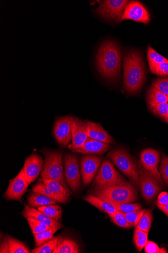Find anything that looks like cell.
I'll return each mask as SVG.
<instances>
[{"instance_id": "5bb4252c", "label": "cell", "mask_w": 168, "mask_h": 253, "mask_svg": "<svg viewBox=\"0 0 168 253\" xmlns=\"http://www.w3.org/2000/svg\"><path fill=\"white\" fill-rule=\"evenodd\" d=\"M124 20H132L147 25L150 21V15L141 3L132 1L129 2L125 8L121 21Z\"/></svg>"}, {"instance_id": "277c9868", "label": "cell", "mask_w": 168, "mask_h": 253, "mask_svg": "<svg viewBox=\"0 0 168 253\" xmlns=\"http://www.w3.org/2000/svg\"><path fill=\"white\" fill-rule=\"evenodd\" d=\"M42 153L44 160L40 178L56 180L70 192L64 177L62 153L53 150L44 151Z\"/></svg>"}, {"instance_id": "2e32d148", "label": "cell", "mask_w": 168, "mask_h": 253, "mask_svg": "<svg viewBox=\"0 0 168 253\" xmlns=\"http://www.w3.org/2000/svg\"><path fill=\"white\" fill-rule=\"evenodd\" d=\"M43 164L42 157L36 153L26 158L23 169L29 185L34 182L41 173Z\"/></svg>"}, {"instance_id": "e575fe53", "label": "cell", "mask_w": 168, "mask_h": 253, "mask_svg": "<svg viewBox=\"0 0 168 253\" xmlns=\"http://www.w3.org/2000/svg\"><path fill=\"white\" fill-rule=\"evenodd\" d=\"M151 111L159 118L164 120L168 114V103L148 106Z\"/></svg>"}, {"instance_id": "52a82bcc", "label": "cell", "mask_w": 168, "mask_h": 253, "mask_svg": "<svg viewBox=\"0 0 168 253\" xmlns=\"http://www.w3.org/2000/svg\"><path fill=\"white\" fill-rule=\"evenodd\" d=\"M64 177L68 187L73 192L81 188V170L76 154L67 153L64 158Z\"/></svg>"}, {"instance_id": "83f0119b", "label": "cell", "mask_w": 168, "mask_h": 253, "mask_svg": "<svg viewBox=\"0 0 168 253\" xmlns=\"http://www.w3.org/2000/svg\"><path fill=\"white\" fill-rule=\"evenodd\" d=\"M62 237H55L40 246H38L32 251L33 253H53L58 243Z\"/></svg>"}, {"instance_id": "60d3db41", "label": "cell", "mask_w": 168, "mask_h": 253, "mask_svg": "<svg viewBox=\"0 0 168 253\" xmlns=\"http://www.w3.org/2000/svg\"><path fill=\"white\" fill-rule=\"evenodd\" d=\"M146 253H167V251L165 248H160L158 245L154 242L148 241L145 247Z\"/></svg>"}, {"instance_id": "7402d4cb", "label": "cell", "mask_w": 168, "mask_h": 253, "mask_svg": "<svg viewBox=\"0 0 168 253\" xmlns=\"http://www.w3.org/2000/svg\"><path fill=\"white\" fill-rule=\"evenodd\" d=\"M27 201L29 205L33 208H38L40 206L55 204L58 202L57 200L42 194L33 191L28 196Z\"/></svg>"}, {"instance_id": "8992f818", "label": "cell", "mask_w": 168, "mask_h": 253, "mask_svg": "<svg viewBox=\"0 0 168 253\" xmlns=\"http://www.w3.org/2000/svg\"><path fill=\"white\" fill-rule=\"evenodd\" d=\"M126 179L115 169L109 160L103 161L97 176L93 183V188H101L128 183Z\"/></svg>"}, {"instance_id": "d590c367", "label": "cell", "mask_w": 168, "mask_h": 253, "mask_svg": "<svg viewBox=\"0 0 168 253\" xmlns=\"http://www.w3.org/2000/svg\"><path fill=\"white\" fill-rule=\"evenodd\" d=\"M32 191L42 194L48 197H50L57 200L56 197L49 189V188L45 185L41 178L39 179L38 182L34 187L32 189Z\"/></svg>"}, {"instance_id": "8d00e7d4", "label": "cell", "mask_w": 168, "mask_h": 253, "mask_svg": "<svg viewBox=\"0 0 168 253\" xmlns=\"http://www.w3.org/2000/svg\"><path fill=\"white\" fill-rule=\"evenodd\" d=\"M159 172L162 179L168 187V156L163 154Z\"/></svg>"}, {"instance_id": "1f68e13d", "label": "cell", "mask_w": 168, "mask_h": 253, "mask_svg": "<svg viewBox=\"0 0 168 253\" xmlns=\"http://www.w3.org/2000/svg\"><path fill=\"white\" fill-rule=\"evenodd\" d=\"M109 203L112 204L118 211L124 213H128L137 210H141L142 208L141 206L138 203H117L114 202Z\"/></svg>"}, {"instance_id": "f35d334b", "label": "cell", "mask_w": 168, "mask_h": 253, "mask_svg": "<svg viewBox=\"0 0 168 253\" xmlns=\"http://www.w3.org/2000/svg\"><path fill=\"white\" fill-rule=\"evenodd\" d=\"M152 73L160 76H168V61L150 68Z\"/></svg>"}, {"instance_id": "ba28073f", "label": "cell", "mask_w": 168, "mask_h": 253, "mask_svg": "<svg viewBox=\"0 0 168 253\" xmlns=\"http://www.w3.org/2000/svg\"><path fill=\"white\" fill-rule=\"evenodd\" d=\"M129 1L127 0H105L94 12L106 20L118 22L121 19Z\"/></svg>"}, {"instance_id": "ac0fdd59", "label": "cell", "mask_w": 168, "mask_h": 253, "mask_svg": "<svg viewBox=\"0 0 168 253\" xmlns=\"http://www.w3.org/2000/svg\"><path fill=\"white\" fill-rule=\"evenodd\" d=\"M88 136L91 139L109 144L114 143L112 137L99 123L87 121Z\"/></svg>"}, {"instance_id": "cb8c5ba5", "label": "cell", "mask_w": 168, "mask_h": 253, "mask_svg": "<svg viewBox=\"0 0 168 253\" xmlns=\"http://www.w3.org/2000/svg\"><path fill=\"white\" fill-rule=\"evenodd\" d=\"M147 101L148 106L168 103V97L153 86L147 91Z\"/></svg>"}, {"instance_id": "4316f807", "label": "cell", "mask_w": 168, "mask_h": 253, "mask_svg": "<svg viewBox=\"0 0 168 253\" xmlns=\"http://www.w3.org/2000/svg\"><path fill=\"white\" fill-rule=\"evenodd\" d=\"M9 253H30L28 247L21 242L11 236H7Z\"/></svg>"}, {"instance_id": "7c38bea8", "label": "cell", "mask_w": 168, "mask_h": 253, "mask_svg": "<svg viewBox=\"0 0 168 253\" xmlns=\"http://www.w3.org/2000/svg\"><path fill=\"white\" fill-rule=\"evenodd\" d=\"M29 185L22 169L15 178L10 180L4 197L8 200L21 202L22 196L27 192Z\"/></svg>"}, {"instance_id": "bcb514c9", "label": "cell", "mask_w": 168, "mask_h": 253, "mask_svg": "<svg viewBox=\"0 0 168 253\" xmlns=\"http://www.w3.org/2000/svg\"><path fill=\"white\" fill-rule=\"evenodd\" d=\"M167 97H168V96H167Z\"/></svg>"}, {"instance_id": "7a4b0ae2", "label": "cell", "mask_w": 168, "mask_h": 253, "mask_svg": "<svg viewBox=\"0 0 168 253\" xmlns=\"http://www.w3.org/2000/svg\"><path fill=\"white\" fill-rule=\"evenodd\" d=\"M124 85L129 93L139 92L146 80L145 62L138 51H128L124 58Z\"/></svg>"}, {"instance_id": "484cf974", "label": "cell", "mask_w": 168, "mask_h": 253, "mask_svg": "<svg viewBox=\"0 0 168 253\" xmlns=\"http://www.w3.org/2000/svg\"><path fill=\"white\" fill-rule=\"evenodd\" d=\"M61 228V227H52L34 235V238L36 245L37 247L40 246L52 239L55 234Z\"/></svg>"}, {"instance_id": "ee69618b", "label": "cell", "mask_w": 168, "mask_h": 253, "mask_svg": "<svg viewBox=\"0 0 168 253\" xmlns=\"http://www.w3.org/2000/svg\"><path fill=\"white\" fill-rule=\"evenodd\" d=\"M158 208L168 217V203L165 206L157 204Z\"/></svg>"}, {"instance_id": "30bf717a", "label": "cell", "mask_w": 168, "mask_h": 253, "mask_svg": "<svg viewBox=\"0 0 168 253\" xmlns=\"http://www.w3.org/2000/svg\"><path fill=\"white\" fill-rule=\"evenodd\" d=\"M74 117L64 116L57 119L54 126L56 140L62 147H67L72 141V124Z\"/></svg>"}, {"instance_id": "ab89813d", "label": "cell", "mask_w": 168, "mask_h": 253, "mask_svg": "<svg viewBox=\"0 0 168 253\" xmlns=\"http://www.w3.org/2000/svg\"><path fill=\"white\" fill-rule=\"evenodd\" d=\"M152 86L159 90L163 94L168 96V78L155 80L152 83Z\"/></svg>"}, {"instance_id": "7bdbcfd3", "label": "cell", "mask_w": 168, "mask_h": 253, "mask_svg": "<svg viewBox=\"0 0 168 253\" xmlns=\"http://www.w3.org/2000/svg\"><path fill=\"white\" fill-rule=\"evenodd\" d=\"M0 253H9L7 236H6L3 240L2 242H1Z\"/></svg>"}, {"instance_id": "4fadbf2b", "label": "cell", "mask_w": 168, "mask_h": 253, "mask_svg": "<svg viewBox=\"0 0 168 253\" xmlns=\"http://www.w3.org/2000/svg\"><path fill=\"white\" fill-rule=\"evenodd\" d=\"M160 158L159 152L152 149L144 150L140 155V160L142 167L152 174L164 186L163 182L158 169L160 160Z\"/></svg>"}, {"instance_id": "6da1fadb", "label": "cell", "mask_w": 168, "mask_h": 253, "mask_svg": "<svg viewBox=\"0 0 168 253\" xmlns=\"http://www.w3.org/2000/svg\"><path fill=\"white\" fill-rule=\"evenodd\" d=\"M122 52L118 44L112 40L103 41L95 57V65L101 76L111 83L121 76Z\"/></svg>"}, {"instance_id": "ffe728a7", "label": "cell", "mask_w": 168, "mask_h": 253, "mask_svg": "<svg viewBox=\"0 0 168 253\" xmlns=\"http://www.w3.org/2000/svg\"><path fill=\"white\" fill-rule=\"evenodd\" d=\"M41 180L56 197L58 202L65 203L68 201L70 192L67 191L60 183L54 180L42 179Z\"/></svg>"}, {"instance_id": "5b68a950", "label": "cell", "mask_w": 168, "mask_h": 253, "mask_svg": "<svg viewBox=\"0 0 168 253\" xmlns=\"http://www.w3.org/2000/svg\"><path fill=\"white\" fill-rule=\"evenodd\" d=\"M107 157L130 179L134 188L138 189L139 175L138 165L131 154L124 148H119L110 151Z\"/></svg>"}, {"instance_id": "d6a6232c", "label": "cell", "mask_w": 168, "mask_h": 253, "mask_svg": "<svg viewBox=\"0 0 168 253\" xmlns=\"http://www.w3.org/2000/svg\"><path fill=\"white\" fill-rule=\"evenodd\" d=\"M147 58L150 68L168 61L166 58L157 52L151 46L148 48Z\"/></svg>"}, {"instance_id": "d4e9b609", "label": "cell", "mask_w": 168, "mask_h": 253, "mask_svg": "<svg viewBox=\"0 0 168 253\" xmlns=\"http://www.w3.org/2000/svg\"><path fill=\"white\" fill-rule=\"evenodd\" d=\"M37 210L46 215L60 221L62 216V211L58 205H48L38 207Z\"/></svg>"}, {"instance_id": "e0dca14e", "label": "cell", "mask_w": 168, "mask_h": 253, "mask_svg": "<svg viewBox=\"0 0 168 253\" xmlns=\"http://www.w3.org/2000/svg\"><path fill=\"white\" fill-rule=\"evenodd\" d=\"M111 145L88 137L85 143L81 147L70 149V150L74 153L85 155H102L111 148Z\"/></svg>"}, {"instance_id": "4dcf8cb0", "label": "cell", "mask_w": 168, "mask_h": 253, "mask_svg": "<svg viewBox=\"0 0 168 253\" xmlns=\"http://www.w3.org/2000/svg\"><path fill=\"white\" fill-rule=\"evenodd\" d=\"M111 221L115 225L124 228L132 227V225L128 220L125 214L117 211L112 214L109 215Z\"/></svg>"}, {"instance_id": "f546056e", "label": "cell", "mask_w": 168, "mask_h": 253, "mask_svg": "<svg viewBox=\"0 0 168 253\" xmlns=\"http://www.w3.org/2000/svg\"><path fill=\"white\" fill-rule=\"evenodd\" d=\"M149 233L135 228L134 233V242L137 250L140 252L145 247L148 240Z\"/></svg>"}, {"instance_id": "44dd1931", "label": "cell", "mask_w": 168, "mask_h": 253, "mask_svg": "<svg viewBox=\"0 0 168 253\" xmlns=\"http://www.w3.org/2000/svg\"><path fill=\"white\" fill-rule=\"evenodd\" d=\"M83 199L101 211L107 213L108 215L118 211L110 203L93 195H86Z\"/></svg>"}, {"instance_id": "f1b7e54d", "label": "cell", "mask_w": 168, "mask_h": 253, "mask_svg": "<svg viewBox=\"0 0 168 253\" xmlns=\"http://www.w3.org/2000/svg\"><path fill=\"white\" fill-rule=\"evenodd\" d=\"M152 210H146L135 228L143 232L149 233L152 226Z\"/></svg>"}, {"instance_id": "3957f363", "label": "cell", "mask_w": 168, "mask_h": 253, "mask_svg": "<svg viewBox=\"0 0 168 253\" xmlns=\"http://www.w3.org/2000/svg\"><path fill=\"white\" fill-rule=\"evenodd\" d=\"M91 193L109 202L129 203L137 199L136 189L131 183L101 188H93Z\"/></svg>"}, {"instance_id": "836d02e7", "label": "cell", "mask_w": 168, "mask_h": 253, "mask_svg": "<svg viewBox=\"0 0 168 253\" xmlns=\"http://www.w3.org/2000/svg\"><path fill=\"white\" fill-rule=\"evenodd\" d=\"M34 235L45 231V230L52 228L43 223H42L32 217L26 218Z\"/></svg>"}, {"instance_id": "b9f144b4", "label": "cell", "mask_w": 168, "mask_h": 253, "mask_svg": "<svg viewBox=\"0 0 168 253\" xmlns=\"http://www.w3.org/2000/svg\"><path fill=\"white\" fill-rule=\"evenodd\" d=\"M168 203V193L163 192L160 193L158 197L157 204L165 206Z\"/></svg>"}, {"instance_id": "9c48e42d", "label": "cell", "mask_w": 168, "mask_h": 253, "mask_svg": "<svg viewBox=\"0 0 168 253\" xmlns=\"http://www.w3.org/2000/svg\"><path fill=\"white\" fill-rule=\"evenodd\" d=\"M138 168L139 185L142 197L147 202H150L155 199L163 186L140 163L138 164Z\"/></svg>"}, {"instance_id": "603a6c76", "label": "cell", "mask_w": 168, "mask_h": 253, "mask_svg": "<svg viewBox=\"0 0 168 253\" xmlns=\"http://www.w3.org/2000/svg\"><path fill=\"white\" fill-rule=\"evenodd\" d=\"M79 247L76 242L68 238H64L60 240L53 253H78Z\"/></svg>"}, {"instance_id": "9a60e30c", "label": "cell", "mask_w": 168, "mask_h": 253, "mask_svg": "<svg viewBox=\"0 0 168 253\" xmlns=\"http://www.w3.org/2000/svg\"><path fill=\"white\" fill-rule=\"evenodd\" d=\"M88 138L87 122L74 117L72 124V141L67 148L70 149L81 147Z\"/></svg>"}, {"instance_id": "8fae6325", "label": "cell", "mask_w": 168, "mask_h": 253, "mask_svg": "<svg viewBox=\"0 0 168 253\" xmlns=\"http://www.w3.org/2000/svg\"><path fill=\"white\" fill-rule=\"evenodd\" d=\"M102 163V158L95 155L84 156L81 160L80 170L83 182L88 186L93 180Z\"/></svg>"}, {"instance_id": "f6af8a7d", "label": "cell", "mask_w": 168, "mask_h": 253, "mask_svg": "<svg viewBox=\"0 0 168 253\" xmlns=\"http://www.w3.org/2000/svg\"><path fill=\"white\" fill-rule=\"evenodd\" d=\"M165 122L168 124V114L163 120Z\"/></svg>"}, {"instance_id": "d6986e66", "label": "cell", "mask_w": 168, "mask_h": 253, "mask_svg": "<svg viewBox=\"0 0 168 253\" xmlns=\"http://www.w3.org/2000/svg\"><path fill=\"white\" fill-rule=\"evenodd\" d=\"M21 214L26 218L28 217H32L51 227H60L62 228L63 227L60 221L46 215L38 210H36L34 208H31L28 204L25 205V208Z\"/></svg>"}, {"instance_id": "74e56055", "label": "cell", "mask_w": 168, "mask_h": 253, "mask_svg": "<svg viewBox=\"0 0 168 253\" xmlns=\"http://www.w3.org/2000/svg\"><path fill=\"white\" fill-rule=\"evenodd\" d=\"M145 211L146 210H139L130 213L125 214L132 226L136 227L139 221Z\"/></svg>"}]
</instances>
